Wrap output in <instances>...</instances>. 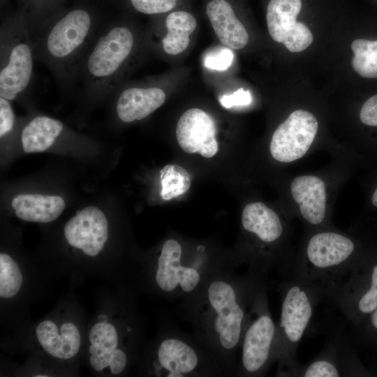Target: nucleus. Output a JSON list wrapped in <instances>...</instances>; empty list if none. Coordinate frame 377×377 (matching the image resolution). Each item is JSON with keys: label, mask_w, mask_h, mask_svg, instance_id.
I'll list each match as a JSON object with an SVG mask.
<instances>
[{"label": "nucleus", "mask_w": 377, "mask_h": 377, "mask_svg": "<svg viewBox=\"0 0 377 377\" xmlns=\"http://www.w3.org/2000/svg\"><path fill=\"white\" fill-rule=\"evenodd\" d=\"M263 283L266 281L246 272L238 275L225 269L177 306L178 316L191 325L193 335L216 360L224 376L236 374V352L254 297Z\"/></svg>", "instance_id": "nucleus-1"}, {"label": "nucleus", "mask_w": 377, "mask_h": 377, "mask_svg": "<svg viewBox=\"0 0 377 377\" xmlns=\"http://www.w3.org/2000/svg\"><path fill=\"white\" fill-rule=\"evenodd\" d=\"M186 244L166 239L158 252L139 267L146 290L167 300L184 299L216 272L228 269V256L214 253L205 244Z\"/></svg>", "instance_id": "nucleus-2"}, {"label": "nucleus", "mask_w": 377, "mask_h": 377, "mask_svg": "<svg viewBox=\"0 0 377 377\" xmlns=\"http://www.w3.org/2000/svg\"><path fill=\"white\" fill-rule=\"evenodd\" d=\"M99 16L86 3L64 8L32 36L35 58L63 88L79 78L82 61L98 33Z\"/></svg>", "instance_id": "nucleus-3"}, {"label": "nucleus", "mask_w": 377, "mask_h": 377, "mask_svg": "<svg viewBox=\"0 0 377 377\" xmlns=\"http://www.w3.org/2000/svg\"><path fill=\"white\" fill-rule=\"evenodd\" d=\"M291 218L260 201L246 205L241 216L246 241L236 253L228 256L229 269L246 264V273L265 281L274 270L285 272L293 263L290 249Z\"/></svg>", "instance_id": "nucleus-4"}, {"label": "nucleus", "mask_w": 377, "mask_h": 377, "mask_svg": "<svg viewBox=\"0 0 377 377\" xmlns=\"http://www.w3.org/2000/svg\"><path fill=\"white\" fill-rule=\"evenodd\" d=\"M142 325L131 296L117 299L110 313L97 316L87 332L85 356L99 374H126L137 363Z\"/></svg>", "instance_id": "nucleus-5"}, {"label": "nucleus", "mask_w": 377, "mask_h": 377, "mask_svg": "<svg viewBox=\"0 0 377 377\" xmlns=\"http://www.w3.org/2000/svg\"><path fill=\"white\" fill-rule=\"evenodd\" d=\"M359 241L332 226L308 230L293 260L292 276L313 286L322 300H330L358 263Z\"/></svg>", "instance_id": "nucleus-6"}, {"label": "nucleus", "mask_w": 377, "mask_h": 377, "mask_svg": "<svg viewBox=\"0 0 377 377\" xmlns=\"http://www.w3.org/2000/svg\"><path fill=\"white\" fill-rule=\"evenodd\" d=\"M141 374L156 377L225 376L216 360L193 335L171 323H163L156 337L140 352Z\"/></svg>", "instance_id": "nucleus-7"}, {"label": "nucleus", "mask_w": 377, "mask_h": 377, "mask_svg": "<svg viewBox=\"0 0 377 377\" xmlns=\"http://www.w3.org/2000/svg\"><path fill=\"white\" fill-rule=\"evenodd\" d=\"M136 45L133 30L121 22L108 23L96 35L82 61L79 77L92 96L110 94L119 87Z\"/></svg>", "instance_id": "nucleus-8"}, {"label": "nucleus", "mask_w": 377, "mask_h": 377, "mask_svg": "<svg viewBox=\"0 0 377 377\" xmlns=\"http://www.w3.org/2000/svg\"><path fill=\"white\" fill-rule=\"evenodd\" d=\"M281 316L276 324L274 359L277 376H295L300 366L297 349L308 328L315 307L322 300L312 286L292 276L279 285Z\"/></svg>", "instance_id": "nucleus-9"}, {"label": "nucleus", "mask_w": 377, "mask_h": 377, "mask_svg": "<svg viewBox=\"0 0 377 377\" xmlns=\"http://www.w3.org/2000/svg\"><path fill=\"white\" fill-rule=\"evenodd\" d=\"M34 58L25 17L19 10L6 15L0 26V97L13 101L31 87Z\"/></svg>", "instance_id": "nucleus-10"}, {"label": "nucleus", "mask_w": 377, "mask_h": 377, "mask_svg": "<svg viewBox=\"0 0 377 377\" xmlns=\"http://www.w3.org/2000/svg\"><path fill=\"white\" fill-rule=\"evenodd\" d=\"M276 334L268 305L267 283H263L254 297L242 336L241 358L235 376H263L274 363Z\"/></svg>", "instance_id": "nucleus-11"}, {"label": "nucleus", "mask_w": 377, "mask_h": 377, "mask_svg": "<svg viewBox=\"0 0 377 377\" xmlns=\"http://www.w3.org/2000/svg\"><path fill=\"white\" fill-rule=\"evenodd\" d=\"M326 173H306L288 179V214L314 230L332 226V205L339 182Z\"/></svg>", "instance_id": "nucleus-12"}, {"label": "nucleus", "mask_w": 377, "mask_h": 377, "mask_svg": "<svg viewBox=\"0 0 377 377\" xmlns=\"http://www.w3.org/2000/svg\"><path fill=\"white\" fill-rule=\"evenodd\" d=\"M318 129V119L311 112L293 110L272 135L269 144L272 158L283 166L302 159L315 149Z\"/></svg>", "instance_id": "nucleus-13"}, {"label": "nucleus", "mask_w": 377, "mask_h": 377, "mask_svg": "<svg viewBox=\"0 0 377 377\" xmlns=\"http://www.w3.org/2000/svg\"><path fill=\"white\" fill-rule=\"evenodd\" d=\"M32 339L36 348L61 363L74 361L83 343L81 324L67 313H58L40 320Z\"/></svg>", "instance_id": "nucleus-14"}, {"label": "nucleus", "mask_w": 377, "mask_h": 377, "mask_svg": "<svg viewBox=\"0 0 377 377\" xmlns=\"http://www.w3.org/2000/svg\"><path fill=\"white\" fill-rule=\"evenodd\" d=\"M302 5V0H270L267 6L266 21L271 38L292 52L304 50L313 39L309 27L297 21Z\"/></svg>", "instance_id": "nucleus-15"}, {"label": "nucleus", "mask_w": 377, "mask_h": 377, "mask_svg": "<svg viewBox=\"0 0 377 377\" xmlns=\"http://www.w3.org/2000/svg\"><path fill=\"white\" fill-rule=\"evenodd\" d=\"M356 274L367 281L347 274L330 299L346 318L358 323L366 315L377 309V262L374 263L367 276Z\"/></svg>", "instance_id": "nucleus-16"}, {"label": "nucleus", "mask_w": 377, "mask_h": 377, "mask_svg": "<svg viewBox=\"0 0 377 377\" xmlns=\"http://www.w3.org/2000/svg\"><path fill=\"white\" fill-rule=\"evenodd\" d=\"M68 244L86 256L97 257L108 239V221L103 212L93 206L77 212L64 226Z\"/></svg>", "instance_id": "nucleus-17"}, {"label": "nucleus", "mask_w": 377, "mask_h": 377, "mask_svg": "<svg viewBox=\"0 0 377 377\" xmlns=\"http://www.w3.org/2000/svg\"><path fill=\"white\" fill-rule=\"evenodd\" d=\"M216 126L211 115L199 108L185 111L176 127L177 140L181 149L188 154L198 153L212 158L219 150Z\"/></svg>", "instance_id": "nucleus-18"}, {"label": "nucleus", "mask_w": 377, "mask_h": 377, "mask_svg": "<svg viewBox=\"0 0 377 377\" xmlns=\"http://www.w3.org/2000/svg\"><path fill=\"white\" fill-rule=\"evenodd\" d=\"M165 93L156 86H128L119 91L115 112L123 122L130 123L142 120L165 101Z\"/></svg>", "instance_id": "nucleus-19"}, {"label": "nucleus", "mask_w": 377, "mask_h": 377, "mask_svg": "<svg viewBox=\"0 0 377 377\" xmlns=\"http://www.w3.org/2000/svg\"><path fill=\"white\" fill-rule=\"evenodd\" d=\"M348 364L346 340L341 334H336L330 339L317 357L309 363L300 364L295 376H347L350 374Z\"/></svg>", "instance_id": "nucleus-20"}, {"label": "nucleus", "mask_w": 377, "mask_h": 377, "mask_svg": "<svg viewBox=\"0 0 377 377\" xmlns=\"http://www.w3.org/2000/svg\"><path fill=\"white\" fill-rule=\"evenodd\" d=\"M206 13L219 41L230 49L244 47L249 34L226 0H212L206 6Z\"/></svg>", "instance_id": "nucleus-21"}, {"label": "nucleus", "mask_w": 377, "mask_h": 377, "mask_svg": "<svg viewBox=\"0 0 377 377\" xmlns=\"http://www.w3.org/2000/svg\"><path fill=\"white\" fill-rule=\"evenodd\" d=\"M12 207L21 220L48 223L57 219L65 207L62 198L40 194H20L14 198Z\"/></svg>", "instance_id": "nucleus-22"}, {"label": "nucleus", "mask_w": 377, "mask_h": 377, "mask_svg": "<svg viewBox=\"0 0 377 377\" xmlns=\"http://www.w3.org/2000/svg\"><path fill=\"white\" fill-rule=\"evenodd\" d=\"M64 130L63 123L47 116L38 115L23 128L21 141L26 153L41 152L50 148Z\"/></svg>", "instance_id": "nucleus-23"}, {"label": "nucleus", "mask_w": 377, "mask_h": 377, "mask_svg": "<svg viewBox=\"0 0 377 377\" xmlns=\"http://www.w3.org/2000/svg\"><path fill=\"white\" fill-rule=\"evenodd\" d=\"M167 34L161 40L163 51L170 55L183 52L190 43L189 36L197 27L195 17L186 11L170 13L165 19Z\"/></svg>", "instance_id": "nucleus-24"}, {"label": "nucleus", "mask_w": 377, "mask_h": 377, "mask_svg": "<svg viewBox=\"0 0 377 377\" xmlns=\"http://www.w3.org/2000/svg\"><path fill=\"white\" fill-rule=\"evenodd\" d=\"M66 0H18L19 10L31 34H36L51 18L64 8Z\"/></svg>", "instance_id": "nucleus-25"}, {"label": "nucleus", "mask_w": 377, "mask_h": 377, "mask_svg": "<svg viewBox=\"0 0 377 377\" xmlns=\"http://www.w3.org/2000/svg\"><path fill=\"white\" fill-rule=\"evenodd\" d=\"M24 276L19 263L9 254L0 253V298L1 302L15 298L24 286Z\"/></svg>", "instance_id": "nucleus-26"}, {"label": "nucleus", "mask_w": 377, "mask_h": 377, "mask_svg": "<svg viewBox=\"0 0 377 377\" xmlns=\"http://www.w3.org/2000/svg\"><path fill=\"white\" fill-rule=\"evenodd\" d=\"M350 47L354 53L351 61L354 71L363 77L377 78V40L357 38Z\"/></svg>", "instance_id": "nucleus-27"}, {"label": "nucleus", "mask_w": 377, "mask_h": 377, "mask_svg": "<svg viewBox=\"0 0 377 377\" xmlns=\"http://www.w3.org/2000/svg\"><path fill=\"white\" fill-rule=\"evenodd\" d=\"M161 196L170 200L186 193L191 186L188 172L178 165L168 164L160 170Z\"/></svg>", "instance_id": "nucleus-28"}, {"label": "nucleus", "mask_w": 377, "mask_h": 377, "mask_svg": "<svg viewBox=\"0 0 377 377\" xmlns=\"http://www.w3.org/2000/svg\"><path fill=\"white\" fill-rule=\"evenodd\" d=\"M234 54L228 47L214 48L204 57V66L210 70L223 71L232 64Z\"/></svg>", "instance_id": "nucleus-29"}, {"label": "nucleus", "mask_w": 377, "mask_h": 377, "mask_svg": "<svg viewBox=\"0 0 377 377\" xmlns=\"http://www.w3.org/2000/svg\"><path fill=\"white\" fill-rule=\"evenodd\" d=\"M178 0H129L132 8L146 15L165 13L175 8Z\"/></svg>", "instance_id": "nucleus-30"}, {"label": "nucleus", "mask_w": 377, "mask_h": 377, "mask_svg": "<svg viewBox=\"0 0 377 377\" xmlns=\"http://www.w3.org/2000/svg\"><path fill=\"white\" fill-rule=\"evenodd\" d=\"M360 123L370 128L377 129V94L367 99L359 112Z\"/></svg>", "instance_id": "nucleus-31"}, {"label": "nucleus", "mask_w": 377, "mask_h": 377, "mask_svg": "<svg viewBox=\"0 0 377 377\" xmlns=\"http://www.w3.org/2000/svg\"><path fill=\"white\" fill-rule=\"evenodd\" d=\"M8 101L0 97V136H5L14 128L15 117L12 105Z\"/></svg>", "instance_id": "nucleus-32"}, {"label": "nucleus", "mask_w": 377, "mask_h": 377, "mask_svg": "<svg viewBox=\"0 0 377 377\" xmlns=\"http://www.w3.org/2000/svg\"><path fill=\"white\" fill-rule=\"evenodd\" d=\"M252 96L249 90L239 89L231 94L223 95L220 98L221 105L226 108L235 106H246L251 104Z\"/></svg>", "instance_id": "nucleus-33"}, {"label": "nucleus", "mask_w": 377, "mask_h": 377, "mask_svg": "<svg viewBox=\"0 0 377 377\" xmlns=\"http://www.w3.org/2000/svg\"><path fill=\"white\" fill-rule=\"evenodd\" d=\"M367 201L368 207L377 209V181L369 189Z\"/></svg>", "instance_id": "nucleus-34"}, {"label": "nucleus", "mask_w": 377, "mask_h": 377, "mask_svg": "<svg viewBox=\"0 0 377 377\" xmlns=\"http://www.w3.org/2000/svg\"><path fill=\"white\" fill-rule=\"evenodd\" d=\"M370 324L374 330H377V309L371 313Z\"/></svg>", "instance_id": "nucleus-35"}]
</instances>
